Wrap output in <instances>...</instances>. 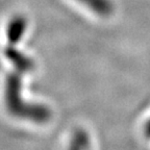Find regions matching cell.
<instances>
[{
	"instance_id": "obj_1",
	"label": "cell",
	"mask_w": 150,
	"mask_h": 150,
	"mask_svg": "<svg viewBox=\"0 0 150 150\" xmlns=\"http://www.w3.org/2000/svg\"><path fill=\"white\" fill-rule=\"evenodd\" d=\"M27 29V20L24 16L17 15L9 20L6 26V40L20 42Z\"/></svg>"
},
{
	"instance_id": "obj_2",
	"label": "cell",
	"mask_w": 150,
	"mask_h": 150,
	"mask_svg": "<svg viewBox=\"0 0 150 150\" xmlns=\"http://www.w3.org/2000/svg\"><path fill=\"white\" fill-rule=\"evenodd\" d=\"M90 12L100 17H108L114 13V3L112 0H75Z\"/></svg>"
},
{
	"instance_id": "obj_3",
	"label": "cell",
	"mask_w": 150,
	"mask_h": 150,
	"mask_svg": "<svg viewBox=\"0 0 150 150\" xmlns=\"http://www.w3.org/2000/svg\"><path fill=\"white\" fill-rule=\"evenodd\" d=\"M90 139L88 134L82 129H78L74 132L71 139L68 150H89Z\"/></svg>"
},
{
	"instance_id": "obj_4",
	"label": "cell",
	"mask_w": 150,
	"mask_h": 150,
	"mask_svg": "<svg viewBox=\"0 0 150 150\" xmlns=\"http://www.w3.org/2000/svg\"><path fill=\"white\" fill-rule=\"evenodd\" d=\"M145 134L148 138H150V120L147 122V124L145 126Z\"/></svg>"
}]
</instances>
